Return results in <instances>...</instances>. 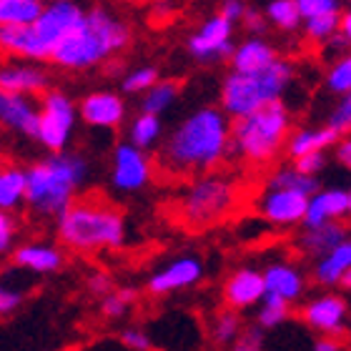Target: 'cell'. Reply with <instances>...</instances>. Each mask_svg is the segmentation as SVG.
Returning <instances> with one entry per match:
<instances>
[{
    "mask_svg": "<svg viewBox=\"0 0 351 351\" xmlns=\"http://www.w3.org/2000/svg\"><path fill=\"white\" fill-rule=\"evenodd\" d=\"M289 133H291V113L286 103H271L266 108L231 121V154L263 166L281 154Z\"/></svg>",
    "mask_w": 351,
    "mask_h": 351,
    "instance_id": "cell-6",
    "label": "cell"
},
{
    "mask_svg": "<svg viewBox=\"0 0 351 351\" xmlns=\"http://www.w3.org/2000/svg\"><path fill=\"white\" fill-rule=\"evenodd\" d=\"M43 5L40 0H0V28H28Z\"/></svg>",
    "mask_w": 351,
    "mask_h": 351,
    "instance_id": "cell-27",
    "label": "cell"
},
{
    "mask_svg": "<svg viewBox=\"0 0 351 351\" xmlns=\"http://www.w3.org/2000/svg\"><path fill=\"white\" fill-rule=\"evenodd\" d=\"M83 13L86 10L73 0H53L43 5L36 23L28 28H0V53L28 63L51 60L56 48L78 28Z\"/></svg>",
    "mask_w": 351,
    "mask_h": 351,
    "instance_id": "cell-4",
    "label": "cell"
},
{
    "mask_svg": "<svg viewBox=\"0 0 351 351\" xmlns=\"http://www.w3.org/2000/svg\"><path fill=\"white\" fill-rule=\"evenodd\" d=\"M326 88L337 95H349L351 93V58L349 56H339L331 68L326 71Z\"/></svg>",
    "mask_w": 351,
    "mask_h": 351,
    "instance_id": "cell-36",
    "label": "cell"
},
{
    "mask_svg": "<svg viewBox=\"0 0 351 351\" xmlns=\"http://www.w3.org/2000/svg\"><path fill=\"white\" fill-rule=\"evenodd\" d=\"M331 131H337L341 138H344L346 133L351 128V95H344V98H339L337 108L329 113V123H326Z\"/></svg>",
    "mask_w": 351,
    "mask_h": 351,
    "instance_id": "cell-38",
    "label": "cell"
},
{
    "mask_svg": "<svg viewBox=\"0 0 351 351\" xmlns=\"http://www.w3.org/2000/svg\"><path fill=\"white\" fill-rule=\"evenodd\" d=\"M15 269L28 271V274H38V276H51L58 274L66 263V254L60 246L51 241H28L21 243L10 251Z\"/></svg>",
    "mask_w": 351,
    "mask_h": 351,
    "instance_id": "cell-18",
    "label": "cell"
},
{
    "mask_svg": "<svg viewBox=\"0 0 351 351\" xmlns=\"http://www.w3.org/2000/svg\"><path fill=\"white\" fill-rule=\"evenodd\" d=\"M15 236H18V221L13 219V213L0 211V256L15 249Z\"/></svg>",
    "mask_w": 351,
    "mask_h": 351,
    "instance_id": "cell-40",
    "label": "cell"
},
{
    "mask_svg": "<svg viewBox=\"0 0 351 351\" xmlns=\"http://www.w3.org/2000/svg\"><path fill=\"white\" fill-rule=\"evenodd\" d=\"M25 204V169L3 166L0 169V211L13 213Z\"/></svg>",
    "mask_w": 351,
    "mask_h": 351,
    "instance_id": "cell-26",
    "label": "cell"
},
{
    "mask_svg": "<svg viewBox=\"0 0 351 351\" xmlns=\"http://www.w3.org/2000/svg\"><path fill=\"white\" fill-rule=\"evenodd\" d=\"M121 341H123L125 349L131 351H151L154 349V341L148 337L146 329H141V326H128V329L121 334Z\"/></svg>",
    "mask_w": 351,
    "mask_h": 351,
    "instance_id": "cell-42",
    "label": "cell"
},
{
    "mask_svg": "<svg viewBox=\"0 0 351 351\" xmlns=\"http://www.w3.org/2000/svg\"><path fill=\"white\" fill-rule=\"evenodd\" d=\"M136 304V289H113L108 296L101 299V314L106 319H123Z\"/></svg>",
    "mask_w": 351,
    "mask_h": 351,
    "instance_id": "cell-34",
    "label": "cell"
},
{
    "mask_svg": "<svg viewBox=\"0 0 351 351\" xmlns=\"http://www.w3.org/2000/svg\"><path fill=\"white\" fill-rule=\"evenodd\" d=\"M23 299H25V293L18 291V289H13L10 284H5L3 276H0V316L15 314V311L21 308Z\"/></svg>",
    "mask_w": 351,
    "mask_h": 351,
    "instance_id": "cell-41",
    "label": "cell"
},
{
    "mask_svg": "<svg viewBox=\"0 0 351 351\" xmlns=\"http://www.w3.org/2000/svg\"><path fill=\"white\" fill-rule=\"evenodd\" d=\"M341 141L337 131H331L329 125H311V128H299L289 133L286 138V151L293 161L308 154H326V148H334Z\"/></svg>",
    "mask_w": 351,
    "mask_h": 351,
    "instance_id": "cell-24",
    "label": "cell"
},
{
    "mask_svg": "<svg viewBox=\"0 0 351 351\" xmlns=\"http://www.w3.org/2000/svg\"><path fill=\"white\" fill-rule=\"evenodd\" d=\"M56 234L75 254L116 251L125 243L123 213L98 201H75L56 219Z\"/></svg>",
    "mask_w": 351,
    "mask_h": 351,
    "instance_id": "cell-5",
    "label": "cell"
},
{
    "mask_svg": "<svg viewBox=\"0 0 351 351\" xmlns=\"http://www.w3.org/2000/svg\"><path fill=\"white\" fill-rule=\"evenodd\" d=\"M339 21H341V10L339 13H326L316 15V18H306L301 23L306 38H311L314 43H326L329 38H334L339 33Z\"/></svg>",
    "mask_w": 351,
    "mask_h": 351,
    "instance_id": "cell-33",
    "label": "cell"
},
{
    "mask_svg": "<svg viewBox=\"0 0 351 351\" xmlns=\"http://www.w3.org/2000/svg\"><path fill=\"white\" fill-rule=\"evenodd\" d=\"M314 281L322 289H349L351 284V241L339 243L337 249L316 258L314 263Z\"/></svg>",
    "mask_w": 351,
    "mask_h": 351,
    "instance_id": "cell-22",
    "label": "cell"
},
{
    "mask_svg": "<svg viewBox=\"0 0 351 351\" xmlns=\"http://www.w3.org/2000/svg\"><path fill=\"white\" fill-rule=\"evenodd\" d=\"M178 81H158L154 88H148L143 93V101H141V113H148V116H158L166 113L178 98Z\"/></svg>",
    "mask_w": 351,
    "mask_h": 351,
    "instance_id": "cell-30",
    "label": "cell"
},
{
    "mask_svg": "<svg viewBox=\"0 0 351 351\" xmlns=\"http://www.w3.org/2000/svg\"><path fill=\"white\" fill-rule=\"evenodd\" d=\"M78 123V108L73 98L63 90H45L38 98V131L36 141L48 154H63L73 138Z\"/></svg>",
    "mask_w": 351,
    "mask_h": 351,
    "instance_id": "cell-9",
    "label": "cell"
},
{
    "mask_svg": "<svg viewBox=\"0 0 351 351\" xmlns=\"http://www.w3.org/2000/svg\"><path fill=\"white\" fill-rule=\"evenodd\" d=\"M0 125L13 133L36 138L38 131V98L0 90Z\"/></svg>",
    "mask_w": 351,
    "mask_h": 351,
    "instance_id": "cell-21",
    "label": "cell"
},
{
    "mask_svg": "<svg viewBox=\"0 0 351 351\" xmlns=\"http://www.w3.org/2000/svg\"><path fill=\"white\" fill-rule=\"evenodd\" d=\"M296 8H299L301 23L306 21V18H316V15L339 13V10H344L339 0H296Z\"/></svg>",
    "mask_w": 351,
    "mask_h": 351,
    "instance_id": "cell-39",
    "label": "cell"
},
{
    "mask_svg": "<svg viewBox=\"0 0 351 351\" xmlns=\"http://www.w3.org/2000/svg\"><path fill=\"white\" fill-rule=\"evenodd\" d=\"M263 276V296H276L291 306L306 291V276L291 261H274L261 271Z\"/></svg>",
    "mask_w": 351,
    "mask_h": 351,
    "instance_id": "cell-19",
    "label": "cell"
},
{
    "mask_svg": "<svg viewBox=\"0 0 351 351\" xmlns=\"http://www.w3.org/2000/svg\"><path fill=\"white\" fill-rule=\"evenodd\" d=\"M88 291L93 293V296H108L110 291H113V278H110V274H106V271H93L90 276H88Z\"/></svg>",
    "mask_w": 351,
    "mask_h": 351,
    "instance_id": "cell-45",
    "label": "cell"
},
{
    "mask_svg": "<svg viewBox=\"0 0 351 351\" xmlns=\"http://www.w3.org/2000/svg\"><path fill=\"white\" fill-rule=\"evenodd\" d=\"M291 316V306L276 296H263L261 308H258V329H276Z\"/></svg>",
    "mask_w": 351,
    "mask_h": 351,
    "instance_id": "cell-35",
    "label": "cell"
},
{
    "mask_svg": "<svg viewBox=\"0 0 351 351\" xmlns=\"http://www.w3.org/2000/svg\"><path fill=\"white\" fill-rule=\"evenodd\" d=\"M301 322L322 337L344 339V334L349 331V304L341 293L324 291L304 304Z\"/></svg>",
    "mask_w": 351,
    "mask_h": 351,
    "instance_id": "cell-10",
    "label": "cell"
},
{
    "mask_svg": "<svg viewBox=\"0 0 351 351\" xmlns=\"http://www.w3.org/2000/svg\"><path fill=\"white\" fill-rule=\"evenodd\" d=\"M228 60H231V71L234 73H258V71H266L269 66L276 63L278 53L266 38L249 36L246 40L236 45Z\"/></svg>",
    "mask_w": 351,
    "mask_h": 351,
    "instance_id": "cell-23",
    "label": "cell"
},
{
    "mask_svg": "<svg viewBox=\"0 0 351 351\" xmlns=\"http://www.w3.org/2000/svg\"><path fill=\"white\" fill-rule=\"evenodd\" d=\"M163 136V123L158 116H148V113H138V116L131 121V128H128V143L133 148H138L146 154L148 148H154Z\"/></svg>",
    "mask_w": 351,
    "mask_h": 351,
    "instance_id": "cell-28",
    "label": "cell"
},
{
    "mask_svg": "<svg viewBox=\"0 0 351 351\" xmlns=\"http://www.w3.org/2000/svg\"><path fill=\"white\" fill-rule=\"evenodd\" d=\"M158 81H161L158 68L156 66H141L123 78V90L125 93H146L148 88H154Z\"/></svg>",
    "mask_w": 351,
    "mask_h": 351,
    "instance_id": "cell-37",
    "label": "cell"
},
{
    "mask_svg": "<svg viewBox=\"0 0 351 351\" xmlns=\"http://www.w3.org/2000/svg\"><path fill=\"white\" fill-rule=\"evenodd\" d=\"M90 166L81 154H48L25 169V206L40 219H58L75 204Z\"/></svg>",
    "mask_w": 351,
    "mask_h": 351,
    "instance_id": "cell-2",
    "label": "cell"
},
{
    "mask_svg": "<svg viewBox=\"0 0 351 351\" xmlns=\"http://www.w3.org/2000/svg\"><path fill=\"white\" fill-rule=\"evenodd\" d=\"M236 204V186L219 173L196 176L181 193L183 221L189 226H208L213 221L223 219Z\"/></svg>",
    "mask_w": 351,
    "mask_h": 351,
    "instance_id": "cell-8",
    "label": "cell"
},
{
    "mask_svg": "<svg viewBox=\"0 0 351 351\" xmlns=\"http://www.w3.org/2000/svg\"><path fill=\"white\" fill-rule=\"evenodd\" d=\"M314 351H344V339L319 337L314 341Z\"/></svg>",
    "mask_w": 351,
    "mask_h": 351,
    "instance_id": "cell-48",
    "label": "cell"
},
{
    "mask_svg": "<svg viewBox=\"0 0 351 351\" xmlns=\"http://www.w3.org/2000/svg\"><path fill=\"white\" fill-rule=\"evenodd\" d=\"M241 316L231 311V308H223L216 319H213V326H211V337L216 344L226 346V344H234L239 334H241Z\"/></svg>",
    "mask_w": 351,
    "mask_h": 351,
    "instance_id": "cell-32",
    "label": "cell"
},
{
    "mask_svg": "<svg viewBox=\"0 0 351 351\" xmlns=\"http://www.w3.org/2000/svg\"><path fill=\"white\" fill-rule=\"evenodd\" d=\"M263 18L269 23H274L278 30L284 33H293L301 28V15L296 8V0H271L266 3V10H261Z\"/></svg>",
    "mask_w": 351,
    "mask_h": 351,
    "instance_id": "cell-31",
    "label": "cell"
},
{
    "mask_svg": "<svg viewBox=\"0 0 351 351\" xmlns=\"http://www.w3.org/2000/svg\"><path fill=\"white\" fill-rule=\"evenodd\" d=\"M241 21L246 23V30H251L254 36H258V33H263V30H266V18H263V13L258 10V8L246 5V13H243Z\"/></svg>",
    "mask_w": 351,
    "mask_h": 351,
    "instance_id": "cell-47",
    "label": "cell"
},
{
    "mask_svg": "<svg viewBox=\"0 0 351 351\" xmlns=\"http://www.w3.org/2000/svg\"><path fill=\"white\" fill-rule=\"evenodd\" d=\"M266 189H284V191H296V193H304V196H314L316 191L322 189V181L319 178H311V176H304L293 166H284V169L274 171L266 181Z\"/></svg>",
    "mask_w": 351,
    "mask_h": 351,
    "instance_id": "cell-29",
    "label": "cell"
},
{
    "mask_svg": "<svg viewBox=\"0 0 351 351\" xmlns=\"http://www.w3.org/2000/svg\"><path fill=\"white\" fill-rule=\"evenodd\" d=\"M0 169H3V161H0Z\"/></svg>",
    "mask_w": 351,
    "mask_h": 351,
    "instance_id": "cell-51",
    "label": "cell"
},
{
    "mask_svg": "<svg viewBox=\"0 0 351 351\" xmlns=\"http://www.w3.org/2000/svg\"><path fill=\"white\" fill-rule=\"evenodd\" d=\"M223 301L231 311H243L263 301V276L256 266H241L236 269L223 284Z\"/></svg>",
    "mask_w": 351,
    "mask_h": 351,
    "instance_id": "cell-20",
    "label": "cell"
},
{
    "mask_svg": "<svg viewBox=\"0 0 351 351\" xmlns=\"http://www.w3.org/2000/svg\"><path fill=\"white\" fill-rule=\"evenodd\" d=\"M154 176V163L148 154L133 148L128 141L118 143L113 148V158H110V183L113 189L121 193H136L143 191L151 183Z\"/></svg>",
    "mask_w": 351,
    "mask_h": 351,
    "instance_id": "cell-12",
    "label": "cell"
},
{
    "mask_svg": "<svg viewBox=\"0 0 351 351\" xmlns=\"http://www.w3.org/2000/svg\"><path fill=\"white\" fill-rule=\"evenodd\" d=\"M231 351H263V331L258 326L241 331L239 339L231 344Z\"/></svg>",
    "mask_w": 351,
    "mask_h": 351,
    "instance_id": "cell-44",
    "label": "cell"
},
{
    "mask_svg": "<svg viewBox=\"0 0 351 351\" xmlns=\"http://www.w3.org/2000/svg\"><path fill=\"white\" fill-rule=\"evenodd\" d=\"M293 169L299 171L304 176H311V178H319L324 169H326V154H308V156H301L293 161Z\"/></svg>",
    "mask_w": 351,
    "mask_h": 351,
    "instance_id": "cell-43",
    "label": "cell"
},
{
    "mask_svg": "<svg viewBox=\"0 0 351 351\" xmlns=\"http://www.w3.org/2000/svg\"><path fill=\"white\" fill-rule=\"evenodd\" d=\"M339 36L351 40V13L349 10H341V21H339Z\"/></svg>",
    "mask_w": 351,
    "mask_h": 351,
    "instance_id": "cell-50",
    "label": "cell"
},
{
    "mask_svg": "<svg viewBox=\"0 0 351 351\" xmlns=\"http://www.w3.org/2000/svg\"><path fill=\"white\" fill-rule=\"evenodd\" d=\"M243 13H246V5L239 3V0H226V3H221V8H219V15L221 18H226L231 25L241 23Z\"/></svg>",
    "mask_w": 351,
    "mask_h": 351,
    "instance_id": "cell-46",
    "label": "cell"
},
{
    "mask_svg": "<svg viewBox=\"0 0 351 351\" xmlns=\"http://www.w3.org/2000/svg\"><path fill=\"white\" fill-rule=\"evenodd\" d=\"M204 274H206L204 261L198 256L186 254V256L173 258V261H169L158 271H154L146 281V289L154 296H166V293L183 291V289H193L196 284H201Z\"/></svg>",
    "mask_w": 351,
    "mask_h": 351,
    "instance_id": "cell-13",
    "label": "cell"
},
{
    "mask_svg": "<svg viewBox=\"0 0 351 351\" xmlns=\"http://www.w3.org/2000/svg\"><path fill=\"white\" fill-rule=\"evenodd\" d=\"M131 25L108 8H90L83 13L78 28L53 53V63L68 71H86L108 63L113 56L128 48Z\"/></svg>",
    "mask_w": 351,
    "mask_h": 351,
    "instance_id": "cell-3",
    "label": "cell"
},
{
    "mask_svg": "<svg viewBox=\"0 0 351 351\" xmlns=\"http://www.w3.org/2000/svg\"><path fill=\"white\" fill-rule=\"evenodd\" d=\"M334 151H337V161L344 166V169H349L351 166V141L349 138H341L334 146Z\"/></svg>",
    "mask_w": 351,
    "mask_h": 351,
    "instance_id": "cell-49",
    "label": "cell"
},
{
    "mask_svg": "<svg viewBox=\"0 0 351 351\" xmlns=\"http://www.w3.org/2000/svg\"><path fill=\"white\" fill-rule=\"evenodd\" d=\"M186 48L201 63H216V60L231 58V53L236 48L234 25L226 18H221L219 13L211 15L198 25L196 33H191Z\"/></svg>",
    "mask_w": 351,
    "mask_h": 351,
    "instance_id": "cell-11",
    "label": "cell"
},
{
    "mask_svg": "<svg viewBox=\"0 0 351 351\" xmlns=\"http://www.w3.org/2000/svg\"><path fill=\"white\" fill-rule=\"evenodd\" d=\"M231 156V118L204 106L183 118L163 141L161 166L176 176H206Z\"/></svg>",
    "mask_w": 351,
    "mask_h": 351,
    "instance_id": "cell-1",
    "label": "cell"
},
{
    "mask_svg": "<svg viewBox=\"0 0 351 351\" xmlns=\"http://www.w3.org/2000/svg\"><path fill=\"white\" fill-rule=\"evenodd\" d=\"M78 118L90 128H118L125 121V103L113 90H93L78 106Z\"/></svg>",
    "mask_w": 351,
    "mask_h": 351,
    "instance_id": "cell-16",
    "label": "cell"
},
{
    "mask_svg": "<svg viewBox=\"0 0 351 351\" xmlns=\"http://www.w3.org/2000/svg\"><path fill=\"white\" fill-rule=\"evenodd\" d=\"M293 81V63L278 58L258 73H231L221 83V106L228 118H243L271 103H278Z\"/></svg>",
    "mask_w": 351,
    "mask_h": 351,
    "instance_id": "cell-7",
    "label": "cell"
},
{
    "mask_svg": "<svg viewBox=\"0 0 351 351\" xmlns=\"http://www.w3.org/2000/svg\"><path fill=\"white\" fill-rule=\"evenodd\" d=\"M48 73L40 63L28 60H8L0 66V90L3 93H21V95H38L45 93L48 88Z\"/></svg>",
    "mask_w": 351,
    "mask_h": 351,
    "instance_id": "cell-17",
    "label": "cell"
},
{
    "mask_svg": "<svg viewBox=\"0 0 351 351\" xmlns=\"http://www.w3.org/2000/svg\"><path fill=\"white\" fill-rule=\"evenodd\" d=\"M306 206L308 196L296 193V191L263 189V193L258 196V213L278 228L301 226L306 216Z\"/></svg>",
    "mask_w": 351,
    "mask_h": 351,
    "instance_id": "cell-14",
    "label": "cell"
},
{
    "mask_svg": "<svg viewBox=\"0 0 351 351\" xmlns=\"http://www.w3.org/2000/svg\"><path fill=\"white\" fill-rule=\"evenodd\" d=\"M351 213V191L334 186V189H319L308 198L306 216H304V228H316L324 223H344Z\"/></svg>",
    "mask_w": 351,
    "mask_h": 351,
    "instance_id": "cell-15",
    "label": "cell"
},
{
    "mask_svg": "<svg viewBox=\"0 0 351 351\" xmlns=\"http://www.w3.org/2000/svg\"><path fill=\"white\" fill-rule=\"evenodd\" d=\"M344 241H349L344 223H324V226L316 228H304L301 236L296 239V246L301 249V254L319 258Z\"/></svg>",
    "mask_w": 351,
    "mask_h": 351,
    "instance_id": "cell-25",
    "label": "cell"
}]
</instances>
